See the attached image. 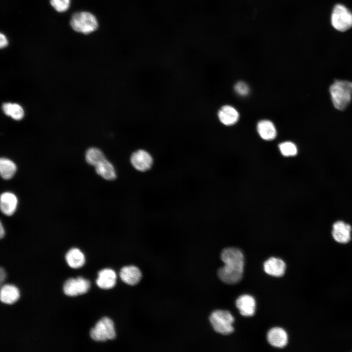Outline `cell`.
Masks as SVG:
<instances>
[{"label":"cell","instance_id":"4fadbf2b","mask_svg":"<svg viewBox=\"0 0 352 352\" xmlns=\"http://www.w3.org/2000/svg\"><path fill=\"white\" fill-rule=\"evenodd\" d=\"M236 306L243 316H252L255 313V300L249 295L244 294L240 296L236 301Z\"/></svg>","mask_w":352,"mask_h":352},{"label":"cell","instance_id":"4316f807","mask_svg":"<svg viewBox=\"0 0 352 352\" xmlns=\"http://www.w3.org/2000/svg\"><path fill=\"white\" fill-rule=\"evenodd\" d=\"M8 42L5 35L2 33L0 34V47L3 48L8 45Z\"/></svg>","mask_w":352,"mask_h":352},{"label":"cell","instance_id":"f1b7e54d","mask_svg":"<svg viewBox=\"0 0 352 352\" xmlns=\"http://www.w3.org/2000/svg\"><path fill=\"white\" fill-rule=\"evenodd\" d=\"M5 229L2 225V223L1 222H0V238H2L4 235H5Z\"/></svg>","mask_w":352,"mask_h":352},{"label":"cell","instance_id":"603a6c76","mask_svg":"<svg viewBox=\"0 0 352 352\" xmlns=\"http://www.w3.org/2000/svg\"><path fill=\"white\" fill-rule=\"evenodd\" d=\"M85 158L87 162L95 167L100 162L105 159L104 154L100 149L96 148H89L86 152Z\"/></svg>","mask_w":352,"mask_h":352},{"label":"cell","instance_id":"e0dca14e","mask_svg":"<svg viewBox=\"0 0 352 352\" xmlns=\"http://www.w3.org/2000/svg\"><path fill=\"white\" fill-rule=\"evenodd\" d=\"M119 275L124 283L132 286L137 284L142 276L139 269L133 265L123 267L120 271Z\"/></svg>","mask_w":352,"mask_h":352},{"label":"cell","instance_id":"30bf717a","mask_svg":"<svg viewBox=\"0 0 352 352\" xmlns=\"http://www.w3.org/2000/svg\"><path fill=\"white\" fill-rule=\"evenodd\" d=\"M218 116L220 121L227 126L235 124L240 118V114L237 109L228 105L223 106L220 109Z\"/></svg>","mask_w":352,"mask_h":352},{"label":"cell","instance_id":"8fae6325","mask_svg":"<svg viewBox=\"0 0 352 352\" xmlns=\"http://www.w3.org/2000/svg\"><path fill=\"white\" fill-rule=\"evenodd\" d=\"M351 226L342 221L335 222L333 225L332 234L333 239L338 242H348L351 238Z\"/></svg>","mask_w":352,"mask_h":352},{"label":"cell","instance_id":"5b68a950","mask_svg":"<svg viewBox=\"0 0 352 352\" xmlns=\"http://www.w3.org/2000/svg\"><path fill=\"white\" fill-rule=\"evenodd\" d=\"M331 23L337 30L346 31L352 27V13L345 6L336 4L332 12Z\"/></svg>","mask_w":352,"mask_h":352},{"label":"cell","instance_id":"ac0fdd59","mask_svg":"<svg viewBox=\"0 0 352 352\" xmlns=\"http://www.w3.org/2000/svg\"><path fill=\"white\" fill-rule=\"evenodd\" d=\"M95 170L97 175L107 180H113L117 176L114 166L106 158L97 164Z\"/></svg>","mask_w":352,"mask_h":352},{"label":"cell","instance_id":"83f0119b","mask_svg":"<svg viewBox=\"0 0 352 352\" xmlns=\"http://www.w3.org/2000/svg\"><path fill=\"white\" fill-rule=\"evenodd\" d=\"M5 278V273L3 269L1 267L0 269V284L2 283L3 281Z\"/></svg>","mask_w":352,"mask_h":352},{"label":"cell","instance_id":"277c9868","mask_svg":"<svg viewBox=\"0 0 352 352\" xmlns=\"http://www.w3.org/2000/svg\"><path fill=\"white\" fill-rule=\"evenodd\" d=\"M209 320L214 330L218 333L228 335L234 330L232 326L234 318L227 310H214L211 314Z\"/></svg>","mask_w":352,"mask_h":352},{"label":"cell","instance_id":"9c48e42d","mask_svg":"<svg viewBox=\"0 0 352 352\" xmlns=\"http://www.w3.org/2000/svg\"><path fill=\"white\" fill-rule=\"evenodd\" d=\"M18 204L16 195L11 192H4L0 195V208L5 215L12 216L16 212Z\"/></svg>","mask_w":352,"mask_h":352},{"label":"cell","instance_id":"484cf974","mask_svg":"<svg viewBox=\"0 0 352 352\" xmlns=\"http://www.w3.org/2000/svg\"><path fill=\"white\" fill-rule=\"evenodd\" d=\"M234 89L238 94L242 96L246 95L249 91L248 86L243 82L237 83L235 85Z\"/></svg>","mask_w":352,"mask_h":352},{"label":"cell","instance_id":"3957f363","mask_svg":"<svg viewBox=\"0 0 352 352\" xmlns=\"http://www.w3.org/2000/svg\"><path fill=\"white\" fill-rule=\"evenodd\" d=\"M70 25L76 32L88 34L98 28V22L95 16L90 12L80 11L72 14Z\"/></svg>","mask_w":352,"mask_h":352},{"label":"cell","instance_id":"7402d4cb","mask_svg":"<svg viewBox=\"0 0 352 352\" xmlns=\"http://www.w3.org/2000/svg\"><path fill=\"white\" fill-rule=\"evenodd\" d=\"M2 109L6 115L11 116L15 120H19L23 117V109L18 104L5 103L2 105Z\"/></svg>","mask_w":352,"mask_h":352},{"label":"cell","instance_id":"7c38bea8","mask_svg":"<svg viewBox=\"0 0 352 352\" xmlns=\"http://www.w3.org/2000/svg\"><path fill=\"white\" fill-rule=\"evenodd\" d=\"M267 339L272 346L283 348L287 344L288 336L284 329L276 327L272 328L268 331Z\"/></svg>","mask_w":352,"mask_h":352},{"label":"cell","instance_id":"2e32d148","mask_svg":"<svg viewBox=\"0 0 352 352\" xmlns=\"http://www.w3.org/2000/svg\"><path fill=\"white\" fill-rule=\"evenodd\" d=\"M116 282V274L111 269L106 268L100 270L96 280L97 286L101 288L108 289L112 288Z\"/></svg>","mask_w":352,"mask_h":352},{"label":"cell","instance_id":"6da1fadb","mask_svg":"<svg viewBox=\"0 0 352 352\" xmlns=\"http://www.w3.org/2000/svg\"><path fill=\"white\" fill-rule=\"evenodd\" d=\"M220 259L224 265L218 271L220 280L227 284L240 282L242 277L244 266V256L242 251L235 247L224 248L221 253Z\"/></svg>","mask_w":352,"mask_h":352},{"label":"cell","instance_id":"d6986e66","mask_svg":"<svg viewBox=\"0 0 352 352\" xmlns=\"http://www.w3.org/2000/svg\"><path fill=\"white\" fill-rule=\"evenodd\" d=\"M19 297V290L15 286L7 284L1 287L0 299L1 302L12 304L18 300Z\"/></svg>","mask_w":352,"mask_h":352},{"label":"cell","instance_id":"ba28073f","mask_svg":"<svg viewBox=\"0 0 352 352\" xmlns=\"http://www.w3.org/2000/svg\"><path fill=\"white\" fill-rule=\"evenodd\" d=\"M130 161L132 167L139 172L150 170L153 164V158L151 154L143 149L133 152L131 156Z\"/></svg>","mask_w":352,"mask_h":352},{"label":"cell","instance_id":"8992f818","mask_svg":"<svg viewBox=\"0 0 352 352\" xmlns=\"http://www.w3.org/2000/svg\"><path fill=\"white\" fill-rule=\"evenodd\" d=\"M90 336L96 341L113 339L116 333L113 321L108 317L101 318L90 330Z\"/></svg>","mask_w":352,"mask_h":352},{"label":"cell","instance_id":"52a82bcc","mask_svg":"<svg viewBox=\"0 0 352 352\" xmlns=\"http://www.w3.org/2000/svg\"><path fill=\"white\" fill-rule=\"evenodd\" d=\"M90 287L89 281L81 277L69 278L65 283L63 290L67 296H74L86 293Z\"/></svg>","mask_w":352,"mask_h":352},{"label":"cell","instance_id":"9a60e30c","mask_svg":"<svg viewBox=\"0 0 352 352\" xmlns=\"http://www.w3.org/2000/svg\"><path fill=\"white\" fill-rule=\"evenodd\" d=\"M257 131L260 137L265 141L274 139L277 134L276 128L273 123L266 119L262 120L258 123Z\"/></svg>","mask_w":352,"mask_h":352},{"label":"cell","instance_id":"d4e9b609","mask_svg":"<svg viewBox=\"0 0 352 352\" xmlns=\"http://www.w3.org/2000/svg\"><path fill=\"white\" fill-rule=\"evenodd\" d=\"M50 3L58 12H64L69 7L70 0H50Z\"/></svg>","mask_w":352,"mask_h":352},{"label":"cell","instance_id":"5bb4252c","mask_svg":"<svg viewBox=\"0 0 352 352\" xmlns=\"http://www.w3.org/2000/svg\"><path fill=\"white\" fill-rule=\"evenodd\" d=\"M286 265L281 259L271 257L266 261L264 264V269L267 274L281 277L285 272Z\"/></svg>","mask_w":352,"mask_h":352},{"label":"cell","instance_id":"cb8c5ba5","mask_svg":"<svg viewBox=\"0 0 352 352\" xmlns=\"http://www.w3.org/2000/svg\"><path fill=\"white\" fill-rule=\"evenodd\" d=\"M279 149L281 154L285 156H293L297 154L296 145L291 141H285L279 145Z\"/></svg>","mask_w":352,"mask_h":352},{"label":"cell","instance_id":"44dd1931","mask_svg":"<svg viewBox=\"0 0 352 352\" xmlns=\"http://www.w3.org/2000/svg\"><path fill=\"white\" fill-rule=\"evenodd\" d=\"M16 164L12 160L5 157L0 160V174L1 177L5 180L12 178L17 172Z\"/></svg>","mask_w":352,"mask_h":352},{"label":"cell","instance_id":"7a4b0ae2","mask_svg":"<svg viewBox=\"0 0 352 352\" xmlns=\"http://www.w3.org/2000/svg\"><path fill=\"white\" fill-rule=\"evenodd\" d=\"M329 91L334 107L338 110H344L352 101V82L335 80L330 86Z\"/></svg>","mask_w":352,"mask_h":352},{"label":"cell","instance_id":"ffe728a7","mask_svg":"<svg viewBox=\"0 0 352 352\" xmlns=\"http://www.w3.org/2000/svg\"><path fill=\"white\" fill-rule=\"evenodd\" d=\"M68 265L73 268L82 267L85 263V257L83 252L77 248L69 250L66 255Z\"/></svg>","mask_w":352,"mask_h":352}]
</instances>
